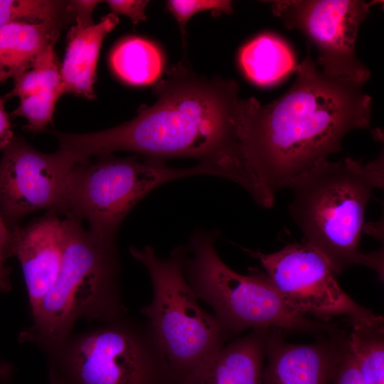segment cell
I'll use <instances>...</instances> for the list:
<instances>
[{
  "instance_id": "obj_1",
  "label": "cell",
  "mask_w": 384,
  "mask_h": 384,
  "mask_svg": "<svg viewBox=\"0 0 384 384\" xmlns=\"http://www.w3.org/2000/svg\"><path fill=\"white\" fill-rule=\"evenodd\" d=\"M239 90L235 80L199 76L180 63L154 87V104L140 107L130 121L91 133L51 135L76 162L114 151L161 161L197 159L208 175L237 183L265 208L273 196L245 151Z\"/></svg>"
},
{
  "instance_id": "obj_2",
  "label": "cell",
  "mask_w": 384,
  "mask_h": 384,
  "mask_svg": "<svg viewBox=\"0 0 384 384\" xmlns=\"http://www.w3.org/2000/svg\"><path fill=\"white\" fill-rule=\"evenodd\" d=\"M311 45L293 71L296 80L277 100L262 105L242 99L240 117L250 163L274 195L296 178L341 151L350 131L370 126L372 99L365 83L319 70Z\"/></svg>"
},
{
  "instance_id": "obj_3",
  "label": "cell",
  "mask_w": 384,
  "mask_h": 384,
  "mask_svg": "<svg viewBox=\"0 0 384 384\" xmlns=\"http://www.w3.org/2000/svg\"><path fill=\"white\" fill-rule=\"evenodd\" d=\"M383 177L382 152L365 164L350 157L323 160L287 187L293 193L289 212L303 240L327 260L336 274L363 265L383 279V250L364 252L360 247L366 206L373 190L383 187Z\"/></svg>"
},
{
  "instance_id": "obj_4",
  "label": "cell",
  "mask_w": 384,
  "mask_h": 384,
  "mask_svg": "<svg viewBox=\"0 0 384 384\" xmlns=\"http://www.w3.org/2000/svg\"><path fill=\"white\" fill-rule=\"evenodd\" d=\"M63 224L65 243L59 273L31 312V326L19 336L20 342L43 351L71 334L80 321L92 323L127 312L115 240L97 237L73 216L66 215Z\"/></svg>"
},
{
  "instance_id": "obj_5",
  "label": "cell",
  "mask_w": 384,
  "mask_h": 384,
  "mask_svg": "<svg viewBox=\"0 0 384 384\" xmlns=\"http://www.w3.org/2000/svg\"><path fill=\"white\" fill-rule=\"evenodd\" d=\"M93 323L44 351L48 384H178L146 319L126 312Z\"/></svg>"
},
{
  "instance_id": "obj_6",
  "label": "cell",
  "mask_w": 384,
  "mask_h": 384,
  "mask_svg": "<svg viewBox=\"0 0 384 384\" xmlns=\"http://www.w3.org/2000/svg\"><path fill=\"white\" fill-rule=\"evenodd\" d=\"M215 232L198 231L186 245L185 277L198 300L208 304L225 339L247 329L331 331L289 306L265 272L244 275L231 270L215 248Z\"/></svg>"
},
{
  "instance_id": "obj_7",
  "label": "cell",
  "mask_w": 384,
  "mask_h": 384,
  "mask_svg": "<svg viewBox=\"0 0 384 384\" xmlns=\"http://www.w3.org/2000/svg\"><path fill=\"white\" fill-rule=\"evenodd\" d=\"M131 255L146 270L151 302L141 314L151 326L178 384H191L226 341L220 325L206 311L183 272L186 245L175 247L166 258L152 246L131 247Z\"/></svg>"
},
{
  "instance_id": "obj_8",
  "label": "cell",
  "mask_w": 384,
  "mask_h": 384,
  "mask_svg": "<svg viewBox=\"0 0 384 384\" xmlns=\"http://www.w3.org/2000/svg\"><path fill=\"white\" fill-rule=\"evenodd\" d=\"M75 164L68 183L62 213L86 220L97 237L115 240L122 222L146 194L174 180L207 175L200 164L169 166L141 155L119 158L112 153Z\"/></svg>"
},
{
  "instance_id": "obj_9",
  "label": "cell",
  "mask_w": 384,
  "mask_h": 384,
  "mask_svg": "<svg viewBox=\"0 0 384 384\" xmlns=\"http://www.w3.org/2000/svg\"><path fill=\"white\" fill-rule=\"evenodd\" d=\"M248 252L260 261L282 299L297 311L324 319L344 316L358 325L383 324L381 316L344 292L327 260L304 240L272 253Z\"/></svg>"
},
{
  "instance_id": "obj_10",
  "label": "cell",
  "mask_w": 384,
  "mask_h": 384,
  "mask_svg": "<svg viewBox=\"0 0 384 384\" xmlns=\"http://www.w3.org/2000/svg\"><path fill=\"white\" fill-rule=\"evenodd\" d=\"M287 29L303 33L318 50L317 66L331 77L366 83L370 73L358 59L356 41L359 26L372 6L380 1L277 0L268 1Z\"/></svg>"
},
{
  "instance_id": "obj_11",
  "label": "cell",
  "mask_w": 384,
  "mask_h": 384,
  "mask_svg": "<svg viewBox=\"0 0 384 384\" xmlns=\"http://www.w3.org/2000/svg\"><path fill=\"white\" fill-rule=\"evenodd\" d=\"M3 151L0 210L9 227L36 210L62 213L74 159L61 149L43 153L18 137Z\"/></svg>"
},
{
  "instance_id": "obj_12",
  "label": "cell",
  "mask_w": 384,
  "mask_h": 384,
  "mask_svg": "<svg viewBox=\"0 0 384 384\" xmlns=\"http://www.w3.org/2000/svg\"><path fill=\"white\" fill-rule=\"evenodd\" d=\"M11 229L10 253L21 264L31 312L55 282L64 250L65 231L58 213H48L26 225Z\"/></svg>"
},
{
  "instance_id": "obj_13",
  "label": "cell",
  "mask_w": 384,
  "mask_h": 384,
  "mask_svg": "<svg viewBox=\"0 0 384 384\" xmlns=\"http://www.w3.org/2000/svg\"><path fill=\"white\" fill-rule=\"evenodd\" d=\"M343 338L295 344L270 329L263 384H329Z\"/></svg>"
},
{
  "instance_id": "obj_14",
  "label": "cell",
  "mask_w": 384,
  "mask_h": 384,
  "mask_svg": "<svg viewBox=\"0 0 384 384\" xmlns=\"http://www.w3.org/2000/svg\"><path fill=\"white\" fill-rule=\"evenodd\" d=\"M118 23V16L110 13L97 23L89 26L75 24L70 27L60 66L65 93L88 100L95 98L94 85L101 46L105 37Z\"/></svg>"
},
{
  "instance_id": "obj_15",
  "label": "cell",
  "mask_w": 384,
  "mask_h": 384,
  "mask_svg": "<svg viewBox=\"0 0 384 384\" xmlns=\"http://www.w3.org/2000/svg\"><path fill=\"white\" fill-rule=\"evenodd\" d=\"M270 329H254L224 345L191 384H263V362Z\"/></svg>"
},
{
  "instance_id": "obj_16",
  "label": "cell",
  "mask_w": 384,
  "mask_h": 384,
  "mask_svg": "<svg viewBox=\"0 0 384 384\" xmlns=\"http://www.w3.org/2000/svg\"><path fill=\"white\" fill-rule=\"evenodd\" d=\"M58 22H11L0 26V82L28 70L48 48L55 45L62 28Z\"/></svg>"
},
{
  "instance_id": "obj_17",
  "label": "cell",
  "mask_w": 384,
  "mask_h": 384,
  "mask_svg": "<svg viewBox=\"0 0 384 384\" xmlns=\"http://www.w3.org/2000/svg\"><path fill=\"white\" fill-rule=\"evenodd\" d=\"M239 61L246 76L261 85L278 81L296 65L289 46L270 33L258 36L245 44Z\"/></svg>"
},
{
  "instance_id": "obj_18",
  "label": "cell",
  "mask_w": 384,
  "mask_h": 384,
  "mask_svg": "<svg viewBox=\"0 0 384 384\" xmlns=\"http://www.w3.org/2000/svg\"><path fill=\"white\" fill-rule=\"evenodd\" d=\"M110 64L116 75L134 85L151 84L161 75L164 59L160 49L142 38H125L113 48Z\"/></svg>"
},
{
  "instance_id": "obj_19",
  "label": "cell",
  "mask_w": 384,
  "mask_h": 384,
  "mask_svg": "<svg viewBox=\"0 0 384 384\" xmlns=\"http://www.w3.org/2000/svg\"><path fill=\"white\" fill-rule=\"evenodd\" d=\"M347 342L364 383L383 384V324H353Z\"/></svg>"
},
{
  "instance_id": "obj_20",
  "label": "cell",
  "mask_w": 384,
  "mask_h": 384,
  "mask_svg": "<svg viewBox=\"0 0 384 384\" xmlns=\"http://www.w3.org/2000/svg\"><path fill=\"white\" fill-rule=\"evenodd\" d=\"M55 45L50 46L36 60L27 71L16 78L13 89L1 98L3 100L14 97L20 99L28 95L63 88L60 66L55 55Z\"/></svg>"
},
{
  "instance_id": "obj_21",
  "label": "cell",
  "mask_w": 384,
  "mask_h": 384,
  "mask_svg": "<svg viewBox=\"0 0 384 384\" xmlns=\"http://www.w3.org/2000/svg\"><path fill=\"white\" fill-rule=\"evenodd\" d=\"M67 1L0 0V26L11 22H58L64 26L73 21Z\"/></svg>"
},
{
  "instance_id": "obj_22",
  "label": "cell",
  "mask_w": 384,
  "mask_h": 384,
  "mask_svg": "<svg viewBox=\"0 0 384 384\" xmlns=\"http://www.w3.org/2000/svg\"><path fill=\"white\" fill-rule=\"evenodd\" d=\"M63 88L31 95L20 99L19 105L11 113L15 117H23L28 121L26 130L39 132L53 122L55 104L62 95Z\"/></svg>"
},
{
  "instance_id": "obj_23",
  "label": "cell",
  "mask_w": 384,
  "mask_h": 384,
  "mask_svg": "<svg viewBox=\"0 0 384 384\" xmlns=\"http://www.w3.org/2000/svg\"><path fill=\"white\" fill-rule=\"evenodd\" d=\"M166 8L176 20L181 34L182 44L186 48V26L196 14L210 11L214 17L233 12L232 1L229 0H169Z\"/></svg>"
},
{
  "instance_id": "obj_24",
  "label": "cell",
  "mask_w": 384,
  "mask_h": 384,
  "mask_svg": "<svg viewBox=\"0 0 384 384\" xmlns=\"http://www.w3.org/2000/svg\"><path fill=\"white\" fill-rule=\"evenodd\" d=\"M331 382L332 384H365L349 349L347 337L343 338L341 343Z\"/></svg>"
},
{
  "instance_id": "obj_25",
  "label": "cell",
  "mask_w": 384,
  "mask_h": 384,
  "mask_svg": "<svg viewBox=\"0 0 384 384\" xmlns=\"http://www.w3.org/2000/svg\"><path fill=\"white\" fill-rule=\"evenodd\" d=\"M106 3L112 13L129 17L134 25L145 21V9L149 1L146 0H108Z\"/></svg>"
},
{
  "instance_id": "obj_26",
  "label": "cell",
  "mask_w": 384,
  "mask_h": 384,
  "mask_svg": "<svg viewBox=\"0 0 384 384\" xmlns=\"http://www.w3.org/2000/svg\"><path fill=\"white\" fill-rule=\"evenodd\" d=\"M100 2L95 0L67 1V8L76 25L89 26L95 23L92 16Z\"/></svg>"
},
{
  "instance_id": "obj_27",
  "label": "cell",
  "mask_w": 384,
  "mask_h": 384,
  "mask_svg": "<svg viewBox=\"0 0 384 384\" xmlns=\"http://www.w3.org/2000/svg\"><path fill=\"white\" fill-rule=\"evenodd\" d=\"M14 137L9 114L5 110L4 100L0 97V151H4Z\"/></svg>"
},
{
  "instance_id": "obj_28",
  "label": "cell",
  "mask_w": 384,
  "mask_h": 384,
  "mask_svg": "<svg viewBox=\"0 0 384 384\" xmlns=\"http://www.w3.org/2000/svg\"><path fill=\"white\" fill-rule=\"evenodd\" d=\"M9 255L0 249V293L8 292L11 288L10 269L6 265Z\"/></svg>"
},
{
  "instance_id": "obj_29",
  "label": "cell",
  "mask_w": 384,
  "mask_h": 384,
  "mask_svg": "<svg viewBox=\"0 0 384 384\" xmlns=\"http://www.w3.org/2000/svg\"><path fill=\"white\" fill-rule=\"evenodd\" d=\"M11 240V229L6 222L0 210V249L11 256L10 245Z\"/></svg>"
},
{
  "instance_id": "obj_30",
  "label": "cell",
  "mask_w": 384,
  "mask_h": 384,
  "mask_svg": "<svg viewBox=\"0 0 384 384\" xmlns=\"http://www.w3.org/2000/svg\"><path fill=\"white\" fill-rule=\"evenodd\" d=\"M0 384H2V380H0Z\"/></svg>"
}]
</instances>
